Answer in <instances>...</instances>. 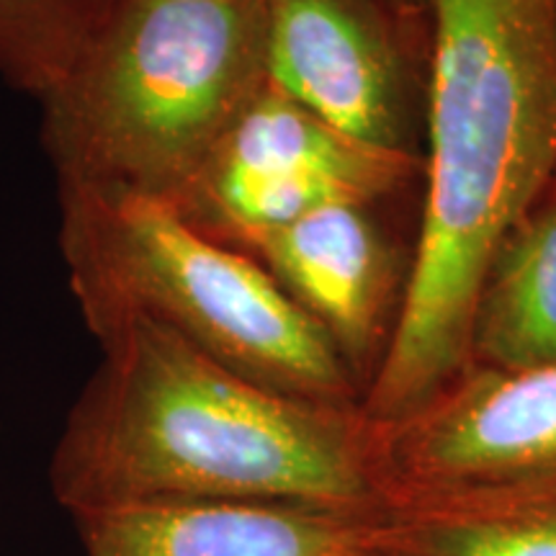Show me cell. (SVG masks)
Masks as SVG:
<instances>
[{
	"label": "cell",
	"instance_id": "1",
	"mask_svg": "<svg viewBox=\"0 0 556 556\" xmlns=\"http://www.w3.org/2000/svg\"><path fill=\"white\" fill-rule=\"evenodd\" d=\"M103 358L50 464L70 516L144 500H240L374 518L387 507L361 407L258 387L142 312L86 319Z\"/></svg>",
	"mask_w": 556,
	"mask_h": 556
},
{
	"label": "cell",
	"instance_id": "2",
	"mask_svg": "<svg viewBox=\"0 0 556 556\" xmlns=\"http://www.w3.org/2000/svg\"><path fill=\"white\" fill-rule=\"evenodd\" d=\"M426 206L361 413L389 426L471 371L484 278L556 173V0H428Z\"/></svg>",
	"mask_w": 556,
	"mask_h": 556
},
{
	"label": "cell",
	"instance_id": "3",
	"mask_svg": "<svg viewBox=\"0 0 556 556\" xmlns=\"http://www.w3.org/2000/svg\"><path fill=\"white\" fill-rule=\"evenodd\" d=\"M266 75V0H109L39 99L58 184L176 201Z\"/></svg>",
	"mask_w": 556,
	"mask_h": 556
},
{
	"label": "cell",
	"instance_id": "4",
	"mask_svg": "<svg viewBox=\"0 0 556 556\" xmlns=\"http://www.w3.org/2000/svg\"><path fill=\"white\" fill-rule=\"evenodd\" d=\"M60 250L83 319L142 312L253 384L361 405V384L315 319L266 268L168 201L60 184Z\"/></svg>",
	"mask_w": 556,
	"mask_h": 556
},
{
	"label": "cell",
	"instance_id": "5",
	"mask_svg": "<svg viewBox=\"0 0 556 556\" xmlns=\"http://www.w3.org/2000/svg\"><path fill=\"white\" fill-rule=\"evenodd\" d=\"M371 428L387 505L554 477L556 366H471L413 415Z\"/></svg>",
	"mask_w": 556,
	"mask_h": 556
},
{
	"label": "cell",
	"instance_id": "6",
	"mask_svg": "<svg viewBox=\"0 0 556 556\" xmlns=\"http://www.w3.org/2000/svg\"><path fill=\"white\" fill-rule=\"evenodd\" d=\"M407 18L384 0H266L268 83L348 137L405 150Z\"/></svg>",
	"mask_w": 556,
	"mask_h": 556
},
{
	"label": "cell",
	"instance_id": "7",
	"mask_svg": "<svg viewBox=\"0 0 556 556\" xmlns=\"http://www.w3.org/2000/svg\"><path fill=\"white\" fill-rule=\"evenodd\" d=\"M276 283L332 340L353 377L371 379L389 338L392 255L364 204H336L253 238Z\"/></svg>",
	"mask_w": 556,
	"mask_h": 556
},
{
	"label": "cell",
	"instance_id": "8",
	"mask_svg": "<svg viewBox=\"0 0 556 556\" xmlns=\"http://www.w3.org/2000/svg\"><path fill=\"white\" fill-rule=\"evenodd\" d=\"M374 518L240 500H144L73 516L86 556H366Z\"/></svg>",
	"mask_w": 556,
	"mask_h": 556
},
{
	"label": "cell",
	"instance_id": "9",
	"mask_svg": "<svg viewBox=\"0 0 556 556\" xmlns=\"http://www.w3.org/2000/svg\"><path fill=\"white\" fill-rule=\"evenodd\" d=\"M366 556H556V475L392 500Z\"/></svg>",
	"mask_w": 556,
	"mask_h": 556
},
{
	"label": "cell",
	"instance_id": "10",
	"mask_svg": "<svg viewBox=\"0 0 556 556\" xmlns=\"http://www.w3.org/2000/svg\"><path fill=\"white\" fill-rule=\"evenodd\" d=\"M413 170L407 150L348 137L268 83L222 137L197 178L325 176L374 201L405 184Z\"/></svg>",
	"mask_w": 556,
	"mask_h": 556
},
{
	"label": "cell",
	"instance_id": "11",
	"mask_svg": "<svg viewBox=\"0 0 556 556\" xmlns=\"http://www.w3.org/2000/svg\"><path fill=\"white\" fill-rule=\"evenodd\" d=\"M471 366H556V197L536 204L492 261L471 325Z\"/></svg>",
	"mask_w": 556,
	"mask_h": 556
},
{
	"label": "cell",
	"instance_id": "12",
	"mask_svg": "<svg viewBox=\"0 0 556 556\" xmlns=\"http://www.w3.org/2000/svg\"><path fill=\"white\" fill-rule=\"evenodd\" d=\"M109 0H0V80L41 99Z\"/></svg>",
	"mask_w": 556,
	"mask_h": 556
},
{
	"label": "cell",
	"instance_id": "13",
	"mask_svg": "<svg viewBox=\"0 0 556 556\" xmlns=\"http://www.w3.org/2000/svg\"><path fill=\"white\" fill-rule=\"evenodd\" d=\"M387 5H392L394 11L405 13V16H417V13L428 11V0H384Z\"/></svg>",
	"mask_w": 556,
	"mask_h": 556
}]
</instances>
